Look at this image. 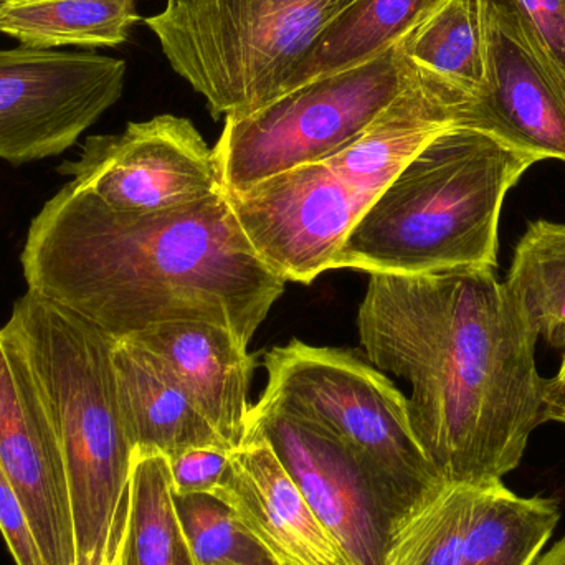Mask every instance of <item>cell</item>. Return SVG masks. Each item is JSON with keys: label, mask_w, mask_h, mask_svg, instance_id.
I'll return each mask as SVG.
<instances>
[{"label": "cell", "mask_w": 565, "mask_h": 565, "mask_svg": "<svg viewBox=\"0 0 565 565\" xmlns=\"http://www.w3.org/2000/svg\"><path fill=\"white\" fill-rule=\"evenodd\" d=\"M358 328L369 361L411 385L412 428L445 483L518 468L546 424L540 335L494 268L369 275Z\"/></svg>", "instance_id": "1"}, {"label": "cell", "mask_w": 565, "mask_h": 565, "mask_svg": "<svg viewBox=\"0 0 565 565\" xmlns=\"http://www.w3.org/2000/svg\"><path fill=\"white\" fill-rule=\"evenodd\" d=\"M29 291L113 339L152 326H222L247 345L285 292L258 257L227 192L156 214H119L68 182L23 245Z\"/></svg>", "instance_id": "2"}, {"label": "cell", "mask_w": 565, "mask_h": 565, "mask_svg": "<svg viewBox=\"0 0 565 565\" xmlns=\"http://www.w3.org/2000/svg\"><path fill=\"white\" fill-rule=\"evenodd\" d=\"M22 349L58 440L76 565L115 559L125 540L135 447L119 405L116 339L26 291L3 326Z\"/></svg>", "instance_id": "3"}, {"label": "cell", "mask_w": 565, "mask_h": 565, "mask_svg": "<svg viewBox=\"0 0 565 565\" xmlns=\"http://www.w3.org/2000/svg\"><path fill=\"white\" fill-rule=\"evenodd\" d=\"M537 162L481 129H445L375 199L342 245L334 270H497L504 199Z\"/></svg>", "instance_id": "4"}, {"label": "cell", "mask_w": 565, "mask_h": 565, "mask_svg": "<svg viewBox=\"0 0 565 565\" xmlns=\"http://www.w3.org/2000/svg\"><path fill=\"white\" fill-rule=\"evenodd\" d=\"M352 0H168L145 20L172 70L215 119L282 95L316 36Z\"/></svg>", "instance_id": "5"}, {"label": "cell", "mask_w": 565, "mask_h": 565, "mask_svg": "<svg viewBox=\"0 0 565 565\" xmlns=\"http://www.w3.org/2000/svg\"><path fill=\"white\" fill-rule=\"evenodd\" d=\"M264 365L262 398L322 425L411 510L447 484L415 437L407 397L354 352L292 339L267 352Z\"/></svg>", "instance_id": "6"}, {"label": "cell", "mask_w": 565, "mask_h": 565, "mask_svg": "<svg viewBox=\"0 0 565 565\" xmlns=\"http://www.w3.org/2000/svg\"><path fill=\"white\" fill-rule=\"evenodd\" d=\"M414 73L402 42L354 68L312 79L264 108L225 118L214 148L227 194L299 166L324 161L358 139Z\"/></svg>", "instance_id": "7"}, {"label": "cell", "mask_w": 565, "mask_h": 565, "mask_svg": "<svg viewBox=\"0 0 565 565\" xmlns=\"http://www.w3.org/2000/svg\"><path fill=\"white\" fill-rule=\"evenodd\" d=\"M248 427L274 448L349 563L387 565L395 531L412 510L371 465L322 425L262 397Z\"/></svg>", "instance_id": "8"}, {"label": "cell", "mask_w": 565, "mask_h": 565, "mask_svg": "<svg viewBox=\"0 0 565 565\" xmlns=\"http://www.w3.org/2000/svg\"><path fill=\"white\" fill-rule=\"evenodd\" d=\"M125 79V60L99 53L0 50V159L62 154L119 102Z\"/></svg>", "instance_id": "9"}, {"label": "cell", "mask_w": 565, "mask_h": 565, "mask_svg": "<svg viewBox=\"0 0 565 565\" xmlns=\"http://www.w3.org/2000/svg\"><path fill=\"white\" fill-rule=\"evenodd\" d=\"M58 172L119 214H156L224 192L214 149L191 119L174 115L89 136Z\"/></svg>", "instance_id": "10"}, {"label": "cell", "mask_w": 565, "mask_h": 565, "mask_svg": "<svg viewBox=\"0 0 565 565\" xmlns=\"http://www.w3.org/2000/svg\"><path fill=\"white\" fill-rule=\"evenodd\" d=\"M227 195L262 262L282 280L302 285L334 270L342 245L374 204L326 161Z\"/></svg>", "instance_id": "11"}, {"label": "cell", "mask_w": 565, "mask_h": 565, "mask_svg": "<svg viewBox=\"0 0 565 565\" xmlns=\"http://www.w3.org/2000/svg\"><path fill=\"white\" fill-rule=\"evenodd\" d=\"M487 30V72L461 126L481 129L540 161L565 164V78L520 20L481 0Z\"/></svg>", "instance_id": "12"}, {"label": "cell", "mask_w": 565, "mask_h": 565, "mask_svg": "<svg viewBox=\"0 0 565 565\" xmlns=\"http://www.w3.org/2000/svg\"><path fill=\"white\" fill-rule=\"evenodd\" d=\"M0 468L49 565H76L75 527L58 440L22 349L0 328Z\"/></svg>", "instance_id": "13"}, {"label": "cell", "mask_w": 565, "mask_h": 565, "mask_svg": "<svg viewBox=\"0 0 565 565\" xmlns=\"http://www.w3.org/2000/svg\"><path fill=\"white\" fill-rule=\"evenodd\" d=\"M211 494L237 513L280 565H352L254 428L232 450L231 467Z\"/></svg>", "instance_id": "14"}, {"label": "cell", "mask_w": 565, "mask_h": 565, "mask_svg": "<svg viewBox=\"0 0 565 565\" xmlns=\"http://www.w3.org/2000/svg\"><path fill=\"white\" fill-rule=\"evenodd\" d=\"M128 338L169 369L231 450L241 447L255 361L234 332L209 322L172 321Z\"/></svg>", "instance_id": "15"}, {"label": "cell", "mask_w": 565, "mask_h": 565, "mask_svg": "<svg viewBox=\"0 0 565 565\" xmlns=\"http://www.w3.org/2000/svg\"><path fill=\"white\" fill-rule=\"evenodd\" d=\"M119 405L135 454L171 458L188 448L224 447L169 369L131 338L113 349Z\"/></svg>", "instance_id": "16"}, {"label": "cell", "mask_w": 565, "mask_h": 565, "mask_svg": "<svg viewBox=\"0 0 565 565\" xmlns=\"http://www.w3.org/2000/svg\"><path fill=\"white\" fill-rule=\"evenodd\" d=\"M444 2L352 0L316 36L289 75L282 95L382 55L411 35Z\"/></svg>", "instance_id": "17"}, {"label": "cell", "mask_w": 565, "mask_h": 565, "mask_svg": "<svg viewBox=\"0 0 565 565\" xmlns=\"http://www.w3.org/2000/svg\"><path fill=\"white\" fill-rule=\"evenodd\" d=\"M561 520L551 498H523L503 481L471 490L460 565H533Z\"/></svg>", "instance_id": "18"}, {"label": "cell", "mask_w": 565, "mask_h": 565, "mask_svg": "<svg viewBox=\"0 0 565 565\" xmlns=\"http://www.w3.org/2000/svg\"><path fill=\"white\" fill-rule=\"evenodd\" d=\"M138 20L136 0H33L0 7V33L32 49L118 46Z\"/></svg>", "instance_id": "19"}, {"label": "cell", "mask_w": 565, "mask_h": 565, "mask_svg": "<svg viewBox=\"0 0 565 565\" xmlns=\"http://www.w3.org/2000/svg\"><path fill=\"white\" fill-rule=\"evenodd\" d=\"M408 62L477 98L487 72V30L481 0H445L402 40Z\"/></svg>", "instance_id": "20"}, {"label": "cell", "mask_w": 565, "mask_h": 565, "mask_svg": "<svg viewBox=\"0 0 565 565\" xmlns=\"http://www.w3.org/2000/svg\"><path fill=\"white\" fill-rule=\"evenodd\" d=\"M504 285L527 324L564 351L565 224L531 222L518 242Z\"/></svg>", "instance_id": "21"}, {"label": "cell", "mask_w": 565, "mask_h": 565, "mask_svg": "<svg viewBox=\"0 0 565 565\" xmlns=\"http://www.w3.org/2000/svg\"><path fill=\"white\" fill-rule=\"evenodd\" d=\"M179 536L168 457L135 454L122 565H175Z\"/></svg>", "instance_id": "22"}, {"label": "cell", "mask_w": 565, "mask_h": 565, "mask_svg": "<svg viewBox=\"0 0 565 565\" xmlns=\"http://www.w3.org/2000/svg\"><path fill=\"white\" fill-rule=\"evenodd\" d=\"M471 484H445L411 511L392 540L387 565H460Z\"/></svg>", "instance_id": "23"}, {"label": "cell", "mask_w": 565, "mask_h": 565, "mask_svg": "<svg viewBox=\"0 0 565 565\" xmlns=\"http://www.w3.org/2000/svg\"><path fill=\"white\" fill-rule=\"evenodd\" d=\"M174 510L195 565H280L215 494L174 493Z\"/></svg>", "instance_id": "24"}, {"label": "cell", "mask_w": 565, "mask_h": 565, "mask_svg": "<svg viewBox=\"0 0 565 565\" xmlns=\"http://www.w3.org/2000/svg\"><path fill=\"white\" fill-rule=\"evenodd\" d=\"M510 10L565 78V0H490Z\"/></svg>", "instance_id": "25"}, {"label": "cell", "mask_w": 565, "mask_h": 565, "mask_svg": "<svg viewBox=\"0 0 565 565\" xmlns=\"http://www.w3.org/2000/svg\"><path fill=\"white\" fill-rule=\"evenodd\" d=\"M231 454L224 447H195L168 458L174 493H212L231 467Z\"/></svg>", "instance_id": "26"}, {"label": "cell", "mask_w": 565, "mask_h": 565, "mask_svg": "<svg viewBox=\"0 0 565 565\" xmlns=\"http://www.w3.org/2000/svg\"><path fill=\"white\" fill-rule=\"evenodd\" d=\"M0 533L17 565H49L39 543L29 516L17 497L10 481L0 468Z\"/></svg>", "instance_id": "27"}, {"label": "cell", "mask_w": 565, "mask_h": 565, "mask_svg": "<svg viewBox=\"0 0 565 565\" xmlns=\"http://www.w3.org/2000/svg\"><path fill=\"white\" fill-rule=\"evenodd\" d=\"M544 415L546 422L565 425V374L544 379Z\"/></svg>", "instance_id": "28"}, {"label": "cell", "mask_w": 565, "mask_h": 565, "mask_svg": "<svg viewBox=\"0 0 565 565\" xmlns=\"http://www.w3.org/2000/svg\"><path fill=\"white\" fill-rule=\"evenodd\" d=\"M536 565H565V536Z\"/></svg>", "instance_id": "29"}, {"label": "cell", "mask_w": 565, "mask_h": 565, "mask_svg": "<svg viewBox=\"0 0 565 565\" xmlns=\"http://www.w3.org/2000/svg\"><path fill=\"white\" fill-rule=\"evenodd\" d=\"M175 565H195L194 559H192L191 556V551H189L188 544H185L182 534L179 536L178 561H175Z\"/></svg>", "instance_id": "30"}, {"label": "cell", "mask_w": 565, "mask_h": 565, "mask_svg": "<svg viewBox=\"0 0 565 565\" xmlns=\"http://www.w3.org/2000/svg\"><path fill=\"white\" fill-rule=\"evenodd\" d=\"M102 565H122L121 551H119L118 556H116L115 559L108 561V563H103Z\"/></svg>", "instance_id": "31"}, {"label": "cell", "mask_w": 565, "mask_h": 565, "mask_svg": "<svg viewBox=\"0 0 565 565\" xmlns=\"http://www.w3.org/2000/svg\"><path fill=\"white\" fill-rule=\"evenodd\" d=\"M23 2H33V0H3V3H23Z\"/></svg>", "instance_id": "32"}, {"label": "cell", "mask_w": 565, "mask_h": 565, "mask_svg": "<svg viewBox=\"0 0 565 565\" xmlns=\"http://www.w3.org/2000/svg\"><path fill=\"white\" fill-rule=\"evenodd\" d=\"M559 374H565V349H564L563 362H561Z\"/></svg>", "instance_id": "33"}, {"label": "cell", "mask_w": 565, "mask_h": 565, "mask_svg": "<svg viewBox=\"0 0 565 565\" xmlns=\"http://www.w3.org/2000/svg\"><path fill=\"white\" fill-rule=\"evenodd\" d=\"M2 6H3V0H0V7H2Z\"/></svg>", "instance_id": "34"}]
</instances>
